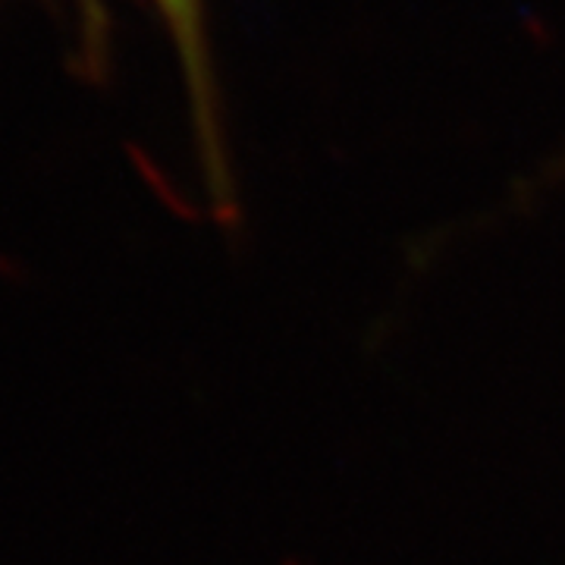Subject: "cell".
<instances>
[{"label":"cell","instance_id":"6da1fadb","mask_svg":"<svg viewBox=\"0 0 565 565\" xmlns=\"http://www.w3.org/2000/svg\"><path fill=\"white\" fill-rule=\"evenodd\" d=\"M161 7L180 39L185 61L199 70V0H161Z\"/></svg>","mask_w":565,"mask_h":565}]
</instances>
